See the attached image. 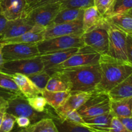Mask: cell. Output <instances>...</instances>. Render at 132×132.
<instances>
[{
    "label": "cell",
    "instance_id": "cell-36",
    "mask_svg": "<svg viewBox=\"0 0 132 132\" xmlns=\"http://www.w3.org/2000/svg\"><path fill=\"white\" fill-rule=\"evenodd\" d=\"M60 121H67L68 122L77 124V125H82V126H85V123H86L84 119L79 113L77 110H74L72 111V112H68Z\"/></svg>",
    "mask_w": 132,
    "mask_h": 132
},
{
    "label": "cell",
    "instance_id": "cell-30",
    "mask_svg": "<svg viewBox=\"0 0 132 132\" xmlns=\"http://www.w3.org/2000/svg\"><path fill=\"white\" fill-rule=\"evenodd\" d=\"M28 77L34 84L35 86L41 92L46 88V85L50 78V75L45 70H43L38 73L30 75Z\"/></svg>",
    "mask_w": 132,
    "mask_h": 132
},
{
    "label": "cell",
    "instance_id": "cell-18",
    "mask_svg": "<svg viewBox=\"0 0 132 132\" xmlns=\"http://www.w3.org/2000/svg\"><path fill=\"white\" fill-rule=\"evenodd\" d=\"M46 28L34 26L31 30L18 36L2 41V45L9 43L37 44L44 40V32Z\"/></svg>",
    "mask_w": 132,
    "mask_h": 132
},
{
    "label": "cell",
    "instance_id": "cell-31",
    "mask_svg": "<svg viewBox=\"0 0 132 132\" xmlns=\"http://www.w3.org/2000/svg\"><path fill=\"white\" fill-rule=\"evenodd\" d=\"M61 3L63 9H85L94 6V0H63Z\"/></svg>",
    "mask_w": 132,
    "mask_h": 132
},
{
    "label": "cell",
    "instance_id": "cell-42",
    "mask_svg": "<svg viewBox=\"0 0 132 132\" xmlns=\"http://www.w3.org/2000/svg\"><path fill=\"white\" fill-rule=\"evenodd\" d=\"M6 22H7V20L6 19V18L1 14H0V37L2 36L4 30L6 27Z\"/></svg>",
    "mask_w": 132,
    "mask_h": 132
},
{
    "label": "cell",
    "instance_id": "cell-2",
    "mask_svg": "<svg viewBox=\"0 0 132 132\" xmlns=\"http://www.w3.org/2000/svg\"><path fill=\"white\" fill-rule=\"evenodd\" d=\"M99 64L101 79L97 85L95 92L108 94L132 73V65L130 63L107 55H101Z\"/></svg>",
    "mask_w": 132,
    "mask_h": 132
},
{
    "label": "cell",
    "instance_id": "cell-8",
    "mask_svg": "<svg viewBox=\"0 0 132 132\" xmlns=\"http://www.w3.org/2000/svg\"><path fill=\"white\" fill-rule=\"evenodd\" d=\"M108 48L106 55L118 60L128 61L126 37L127 34L109 24Z\"/></svg>",
    "mask_w": 132,
    "mask_h": 132
},
{
    "label": "cell",
    "instance_id": "cell-4",
    "mask_svg": "<svg viewBox=\"0 0 132 132\" xmlns=\"http://www.w3.org/2000/svg\"><path fill=\"white\" fill-rule=\"evenodd\" d=\"M110 103L108 94L94 92L77 112L84 119L94 117L110 112Z\"/></svg>",
    "mask_w": 132,
    "mask_h": 132
},
{
    "label": "cell",
    "instance_id": "cell-7",
    "mask_svg": "<svg viewBox=\"0 0 132 132\" xmlns=\"http://www.w3.org/2000/svg\"><path fill=\"white\" fill-rule=\"evenodd\" d=\"M61 9L60 2L47 4L30 10L26 18L34 27L46 28L52 24Z\"/></svg>",
    "mask_w": 132,
    "mask_h": 132
},
{
    "label": "cell",
    "instance_id": "cell-3",
    "mask_svg": "<svg viewBox=\"0 0 132 132\" xmlns=\"http://www.w3.org/2000/svg\"><path fill=\"white\" fill-rule=\"evenodd\" d=\"M8 104L6 112L15 117H24L29 119L31 124L40 121L46 117L57 118L48 111L45 112H38L35 110L28 104L27 99L22 94H14L7 99Z\"/></svg>",
    "mask_w": 132,
    "mask_h": 132
},
{
    "label": "cell",
    "instance_id": "cell-13",
    "mask_svg": "<svg viewBox=\"0 0 132 132\" xmlns=\"http://www.w3.org/2000/svg\"><path fill=\"white\" fill-rule=\"evenodd\" d=\"M27 0H0L1 14L7 21L27 17Z\"/></svg>",
    "mask_w": 132,
    "mask_h": 132
},
{
    "label": "cell",
    "instance_id": "cell-20",
    "mask_svg": "<svg viewBox=\"0 0 132 132\" xmlns=\"http://www.w3.org/2000/svg\"><path fill=\"white\" fill-rule=\"evenodd\" d=\"M113 115L109 113L85 119V126L97 132H109Z\"/></svg>",
    "mask_w": 132,
    "mask_h": 132
},
{
    "label": "cell",
    "instance_id": "cell-21",
    "mask_svg": "<svg viewBox=\"0 0 132 132\" xmlns=\"http://www.w3.org/2000/svg\"><path fill=\"white\" fill-rule=\"evenodd\" d=\"M110 112L117 118L132 117V96L119 100H111Z\"/></svg>",
    "mask_w": 132,
    "mask_h": 132
},
{
    "label": "cell",
    "instance_id": "cell-5",
    "mask_svg": "<svg viewBox=\"0 0 132 132\" xmlns=\"http://www.w3.org/2000/svg\"><path fill=\"white\" fill-rule=\"evenodd\" d=\"M101 56V55L99 52L91 47L84 45L79 48L76 54L52 70L49 74L51 76L54 71L59 69L99 64Z\"/></svg>",
    "mask_w": 132,
    "mask_h": 132
},
{
    "label": "cell",
    "instance_id": "cell-19",
    "mask_svg": "<svg viewBox=\"0 0 132 132\" xmlns=\"http://www.w3.org/2000/svg\"><path fill=\"white\" fill-rule=\"evenodd\" d=\"M12 76L18 86L21 94L27 99L41 95V91L35 86L27 76L21 73H14Z\"/></svg>",
    "mask_w": 132,
    "mask_h": 132
},
{
    "label": "cell",
    "instance_id": "cell-23",
    "mask_svg": "<svg viewBox=\"0 0 132 132\" xmlns=\"http://www.w3.org/2000/svg\"><path fill=\"white\" fill-rule=\"evenodd\" d=\"M108 24L119 28L126 34H132V15L124 13L106 18Z\"/></svg>",
    "mask_w": 132,
    "mask_h": 132
},
{
    "label": "cell",
    "instance_id": "cell-10",
    "mask_svg": "<svg viewBox=\"0 0 132 132\" xmlns=\"http://www.w3.org/2000/svg\"><path fill=\"white\" fill-rule=\"evenodd\" d=\"M0 70L10 75L21 73L28 76L45 70V68L39 55L32 59L5 62Z\"/></svg>",
    "mask_w": 132,
    "mask_h": 132
},
{
    "label": "cell",
    "instance_id": "cell-33",
    "mask_svg": "<svg viewBox=\"0 0 132 132\" xmlns=\"http://www.w3.org/2000/svg\"><path fill=\"white\" fill-rule=\"evenodd\" d=\"M131 9L132 0H116L112 12L108 17L117 14H124Z\"/></svg>",
    "mask_w": 132,
    "mask_h": 132
},
{
    "label": "cell",
    "instance_id": "cell-28",
    "mask_svg": "<svg viewBox=\"0 0 132 132\" xmlns=\"http://www.w3.org/2000/svg\"><path fill=\"white\" fill-rule=\"evenodd\" d=\"M31 132H59L54 120L46 117L32 124L30 126Z\"/></svg>",
    "mask_w": 132,
    "mask_h": 132
},
{
    "label": "cell",
    "instance_id": "cell-11",
    "mask_svg": "<svg viewBox=\"0 0 132 132\" xmlns=\"http://www.w3.org/2000/svg\"><path fill=\"white\" fill-rule=\"evenodd\" d=\"M108 28L107 22L105 25L85 32L82 35L84 45L91 47L101 55H106L108 48Z\"/></svg>",
    "mask_w": 132,
    "mask_h": 132
},
{
    "label": "cell",
    "instance_id": "cell-17",
    "mask_svg": "<svg viewBox=\"0 0 132 132\" xmlns=\"http://www.w3.org/2000/svg\"><path fill=\"white\" fill-rule=\"evenodd\" d=\"M107 24L106 18L99 12L95 6H92L84 10L82 17V29L84 33Z\"/></svg>",
    "mask_w": 132,
    "mask_h": 132
},
{
    "label": "cell",
    "instance_id": "cell-45",
    "mask_svg": "<svg viewBox=\"0 0 132 132\" xmlns=\"http://www.w3.org/2000/svg\"><path fill=\"white\" fill-rule=\"evenodd\" d=\"M8 104L7 99H5L3 97L0 96V109L4 106H6Z\"/></svg>",
    "mask_w": 132,
    "mask_h": 132
},
{
    "label": "cell",
    "instance_id": "cell-50",
    "mask_svg": "<svg viewBox=\"0 0 132 132\" xmlns=\"http://www.w3.org/2000/svg\"><path fill=\"white\" fill-rule=\"evenodd\" d=\"M131 34V36H132V34Z\"/></svg>",
    "mask_w": 132,
    "mask_h": 132
},
{
    "label": "cell",
    "instance_id": "cell-34",
    "mask_svg": "<svg viewBox=\"0 0 132 132\" xmlns=\"http://www.w3.org/2000/svg\"><path fill=\"white\" fill-rule=\"evenodd\" d=\"M28 104L31 106L33 109L38 112H47L46 109V106L47 104L46 99L42 95H37L32 97L27 98Z\"/></svg>",
    "mask_w": 132,
    "mask_h": 132
},
{
    "label": "cell",
    "instance_id": "cell-26",
    "mask_svg": "<svg viewBox=\"0 0 132 132\" xmlns=\"http://www.w3.org/2000/svg\"><path fill=\"white\" fill-rule=\"evenodd\" d=\"M45 90L50 92H70V86L59 72H54L50 76Z\"/></svg>",
    "mask_w": 132,
    "mask_h": 132
},
{
    "label": "cell",
    "instance_id": "cell-1",
    "mask_svg": "<svg viewBox=\"0 0 132 132\" xmlns=\"http://www.w3.org/2000/svg\"><path fill=\"white\" fill-rule=\"evenodd\" d=\"M54 72H59L67 81L71 93L95 92L101 79L99 64L64 68Z\"/></svg>",
    "mask_w": 132,
    "mask_h": 132
},
{
    "label": "cell",
    "instance_id": "cell-27",
    "mask_svg": "<svg viewBox=\"0 0 132 132\" xmlns=\"http://www.w3.org/2000/svg\"><path fill=\"white\" fill-rule=\"evenodd\" d=\"M54 122L59 132H97L85 126L72 123L67 121H60L54 118Z\"/></svg>",
    "mask_w": 132,
    "mask_h": 132
},
{
    "label": "cell",
    "instance_id": "cell-41",
    "mask_svg": "<svg viewBox=\"0 0 132 132\" xmlns=\"http://www.w3.org/2000/svg\"><path fill=\"white\" fill-rule=\"evenodd\" d=\"M118 119L128 130L132 132V117H121Z\"/></svg>",
    "mask_w": 132,
    "mask_h": 132
},
{
    "label": "cell",
    "instance_id": "cell-37",
    "mask_svg": "<svg viewBox=\"0 0 132 132\" xmlns=\"http://www.w3.org/2000/svg\"><path fill=\"white\" fill-rule=\"evenodd\" d=\"M109 132H131L128 130L117 117H113Z\"/></svg>",
    "mask_w": 132,
    "mask_h": 132
},
{
    "label": "cell",
    "instance_id": "cell-29",
    "mask_svg": "<svg viewBox=\"0 0 132 132\" xmlns=\"http://www.w3.org/2000/svg\"><path fill=\"white\" fill-rule=\"evenodd\" d=\"M0 88L14 94H21L12 75L0 70Z\"/></svg>",
    "mask_w": 132,
    "mask_h": 132
},
{
    "label": "cell",
    "instance_id": "cell-6",
    "mask_svg": "<svg viewBox=\"0 0 132 132\" xmlns=\"http://www.w3.org/2000/svg\"><path fill=\"white\" fill-rule=\"evenodd\" d=\"M82 36H64L41 41L37 44L40 54L84 46Z\"/></svg>",
    "mask_w": 132,
    "mask_h": 132
},
{
    "label": "cell",
    "instance_id": "cell-15",
    "mask_svg": "<svg viewBox=\"0 0 132 132\" xmlns=\"http://www.w3.org/2000/svg\"><path fill=\"white\" fill-rule=\"evenodd\" d=\"M79 49V48H72L67 50H57L41 54L40 55V58L43 63L45 70L49 73L59 64L76 54Z\"/></svg>",
    "mask_w": 132,
    "mask_h": 132
},
{
    "label": "cell",
    "instance_id": "cell-49",
    "mask_svg": "<svg viewBox=\"0 0 132 132\" xmlns=\"http://www.w3.org/2000/svg\"><path fill=\"white\" fill-rule=\"evenodd\" d=\"M1 14V9H0V14Z\"/></svg>",
    "mask_w": 132,
    "mask_h": 132
},
{
    "label": "cell",
    "instance_id": "cell-24",
    "mask_svg": "<svg viewBox=\"0 0 132 132\" xmlns=\"http://www.w3.org/2000/svg\"><path fill=\"white\" fill-rule=\"evenodd\" d=\"M84 10L81 9H63L56 15L52 24L82 20Z\"/></svg>",
    "mask_w": 132,
    "mask_h": 132
},
{
    "label": "cell",
    "instance_id": "cell-14",
    "mask_svg": "<svg viewBox=\"0 0 132 132\" xmlns=\"http://www.w3.org/2000/svg\"><path fill=\"white\" fill-rule=\"evenodd\" d=\"M92 92H73L65 101L61 106L54 110L57 118L61 120L68 112L78 110L92 96Z\"/></svg>",
    "mask_w": 132,
    "mask_h": 132
},
{
    "label": "cell",
    "instance_id": "cell-9",
    "mask_svg": "<svg viewBox=\"0 0 132 132\" xmlns=\"http://www.w3.org/2000/svg\"><path fill=\"white\" fill-rule=\"evenodd\" d=\"M2 54L5 62L32 59L41 55L37 44H5L3 45Z\"/></svg>",
    "mask_w": 132,
    "mask_h": 132
},
{
    "label": "cell",
    "instance_id": "cell-25",
    "mask_svg": "<svg viewBox=\"0 0 132 132\" xmlns=\"http://www.w3.org/2000/svg\"><path fill=\"white\" fill-rule=\"evenodd\" d=\"M70 94V92H50L45 89L41 92V95L46 99L47 104L54 110L61 106Z\"/></svg>",
    "mask_w": 132,
    "mask_h": 132
},
{
    "label": "cell",
    "instance_id": "cell-32",
    "mask_svg": "<svg viewBox=\"0 0 132 132\" xmlns=\"http://www.w3.org/2000/svg\"><path fill=\"white\" fill-rule=\"evenodd\" d=\"M94 6L104 18L110 15L116 0H94Z\"/></svg>",
    "mask_w": 132,
    "mask_h": 132
},
{
    "label": "cell",
    "instance_id": "cell-38",
    "mask_svg": "<svg viewBox=\"0 0 132 132\" xmlns=\"http://www.w3.org/2000/svg\"><path fill=\"white\" fill-rule=\"evenodd\" d=\"M62 1H63V0H36L33 3H32L28 5V6H27V13H28L30 10L33 9H35V8L39 7V6H43V5H47V4L61 2Z\"/></svg>",
    "mask_w": 132,
    "mask_h": 132
},
{
    "label": "cell",
    "instance_id": "cell-40",
    "mask_svg": "<svg viewBox=\"0 0 132 132\" xmlns=\"http://www.w3.org/2000/svg\"><path fill=\"white\" fill-rule=\"evenodd\" d=\"M18 126L21 128H26L30 126L31 124L30 120L27 117H16V122Z\"/></svg>",
    "mask_w": 132,
    "mask_h": 132
},
{
    "label": "cell",
    "instance_id": "cell-44",
    "mask_svg": "<svg viewBox=\"0 0 132 132\" xmlns=\"http://www.w3.org/2000/svg\"><path fill=\"white\" fill-rule=\"evenodd\" d=\"M2 46H3V45L1 43H0V69L2 68V67L3 66L4 63H5V62L3 59V57Z\"/></svg>",
    "mask_w": 132,
    "mask_h": 132
},
{
    "label": "cell",
    "instance_id": "cell-43",
    "mask_svg": "<svg viewBox=\"0 0 132 132\" xmlns=\"http://www.w3.org/2000/svg\"><path fill=\"white\" fill-rule=\"evenodd\" d=\"M6 107H7V106L3 107V108H1V109H0V126H1V123H2L4 115H5V112H6Z\"/></svg>",
    "mask_w": 132,
    "mask_h": 132
},
{
    "label": "cell",
    "instance_id": "cell-39",
    "mask_svg": "<svg viewBox=\"0 0 132 132\" xmlns=\"http://www.w3.org/2000/svg\"><path fill=\"white\" fill-rule=\"evenodd\" d=\"M126 48H127L128 61L132 65V36L130 34H127Z\"/></svg>",
    "mask_w": 132,
    "mask_h": 132
},
{
    "label": "cell",
    "instance_id": "cell-48",
    "mask_svg": "<svg viewBox=\"0 0 132 132\" xmlns=\"http://www.w3.org/2000/svg\"><path fill=\"white\" fill-rule=\"evenodd\" d=\"M126 14H129V15H132V9H130V10H128V12H126Z\"/></svg>",
    "mask_w": 132,
    "mask_h": 132
},
{
    "label": "cell",
    "instance_id": "cell-47",
    "mask_svg": "<svg viewBox=\"0 0 132 132\" xmlns=\"http://www.w3.org/2000/svg\"><path fill=\"white\" fill-rule=\"evenodd\" d=\"M36 0H27V3H28V5H30V3H33L34 1H35Z\"/></svg>",
    "mask_w": 132,
    "mask_h": 132
},
{
    "label": "cell",
    "instance_id": "cell-46",
    "mask_svg": "<svg viewBox=\"0 0 132 132\" xmlns=\"http://www.w3.org/2000/svg\"><path fill=\"white\" fill-rule=\"evenodd\" d=\"M18 132H31L30 128V126H29V127L26 128H22L21 130H20Z\"/></svg>",
    "mask_w": 132,
    "mask_h": 132
},
{
    "label": "cell",
    "instance_id": "cell-35",
    "mask_svg": "<svg viewBox=\"0 0 132 132\" xmlns=\"http://www.w3.org/2000/svg\"><path fill=\"white\" fill-rule=\"evenodd\" d=\"M16 122V117L10 113L5 112L0 126V132H11Z\"/></svg>",
    "mask_w": 132,
    "mask_h": 132
},
{
    "label": "cell",
    "instance_id": "cell-16",
    "mask_svg": "<svg viewBox=\"0 0 132 132\" xmlns=\"http://www.w3.org/2000/svg\"><path fill=\"white\" fill-rule=\"evenodd\" d=\"M34 28L27 18H20L15 20L7 21L2 36L0 37V43L9 39L18 37Z\"/></svg>",
    "mask_w": 132,
    "mask_h": 132
},
{
    "label": "cell",
    "instance_id": "cell-22",
    "mask_svg": "<svg viewBox=\"0 0 132 132\" xmlns=\"http://www.w3.org/2000/svg\"><path fill=\"white\" fill-rule=\"evenodd\" d=\"M111 100H119L132 96V73L108 92Z\"/></svg>",
    "mask_w": 132,
    "mask_h": 132
},
{
    "label": "cell",
    "instance_id": "cell-12",
    "mask_svg": "<svg viewBox=\"0 0 132 132\" xmlns=\"http://www.w3.org/2000/svg\"><path fill=\"white\" fill-rule=\"evenodd\" d=\"M82 20L72 22L51 24L46 27L44 32V39L64 36H82Z\"/></svg>",
    "mask_w": 132,
    "mask_h": 132
}]
</instances>
